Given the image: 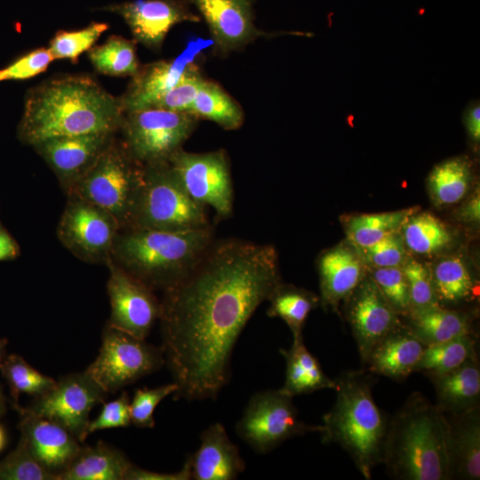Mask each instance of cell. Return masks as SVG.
Returning <instances> with one entry per match:
<instances>
[{
	"mask_svg": "<svg viewBox=\"0 0 480 480\" xmlns=\"http://www.w3.org/2000/svg\"><path fill=\"white\" fill-rule=\"evenodd\" d=\"M280 282L273 245L228 238L214 240L164 291L161 349L178 387L177 399L217 398L228 382L239 335Z\"/></svg>",
	"mask_w": 480,
	"mask_h": 480,
	"instance_id": "cell-1",
	"label": "cell"
},
{
	"mask_svg": "<svg viewBox=\"0 0 480 480\" xmlns=\"http://www.w3.org/2000/svg\"><path fill=\"white\" fill-rule=\"evenodd\" d=\"M124 110L119 98L86 75L51 78L25 98L19 138L34 146L47 139L88 133H116Z\"/></svg>",
	"mask_w": 480,
	"mask_h": 480,
	"instance_id": "cell-2",
	"label": "cell"
},
{
	"mask_svg": "<svg viewBox=\"0 0 480 480\" xmlns=\"http://www.w3.org/2000/svg\"><path fill=\"white\" fill-rule=\"evenodd\" d=\"M445 415L421 393L411 394L388 421L382 463L398 480H447Z\"/></svg>",
	"mask_w": 480,
	"mask_h": 480,
	"instance_id": "cell-3",
	"label": "cell"
},
{
	"mask_svg": "<svg viewBox=\"0 0 480 480\" xmlns=\"http://www.w3.org/2000/svg\"><path fill=\"white\" fill-rule=\"evenodd\" d=\"M214 241L212 227L188 230L121 229L110 259L144 284L164 291L181 279Z\"/></svg>",
	"mask_w": 480,
	"mask_h": 480,
	"instance_id": "cell-4",
	"label": "cell"
},
{
	"mask_svg": "<svg viewBox=\"0 0 480 480\" xmlns=\"http://www.w3.org/2000/svg\"><path fill=\"white\" fill-rule=\"evenodd\" d=\"M335 382L336 400L324 416L322 441L341 446L370 480L374 468L382 463L388 421L374 402L369 375L346 372Z\"/></svg>",
	"mask_w": 480,
	"mask_h": 480,
	"instance_id": "cell-5",
	"label": "cell"
},
{
	"mask_svg": "<svg viewBox=\"0 0 480 480\" xmlns=\"http://www.w3.org/2000/svg\"><path fill=\"white\" fill-rule=\"evenodd\" d=\"M144 165L123 141L112 140L89 170L68 191L109 212L120 230L131 227L143 185Z\"/></svg>",
	"mask_w": 480,
	"mask_h": 480,
	"instance_id": "cell-6",
	"label": "cell"
},
{
	"mask_svg": "<svg viewBox=\"0 0 480 480\" xmlns=\"http://www.w3.org/2000/svg\"><path fill=\"white\" fill-rule=\"evenodd\" d=\"M143 165V185L130 228L177 231L212 227L206 207L188 194L168 161Z\"/></svg>",
	"mask_w": 480,
	"mask_h": 480,
	"instance_id": "cell-7",
	"label": "cell"
},
{
	"mask_svg": "<svg viewBox=\"0 0 480 480\" xmlns=\"http://www.w3.org/2000/svg\"><path fill=\"white\" fill-rule=\"evenodd\" d=\"M199 119L189 112L160 108L126 111L120 130L132 156L142 164L167 161L181 148Z\"/></svg>",
	"mask_w": 480,
	"mask_h": 480,
	"instance_id": "cell-8",
	"label": "cell"
},
{
	"mask_svg": "<svg viewBox=\"0 0 480 480\" xmlns=\"http://www.w3.org/2000/svg\"><path fill=\"white\" fill-rule=\"evenodd\" d=\"M292 398L281 389L255 393L236 423L237 436L254 452L265 454L293 436L321 433L322 425H308L299 419Z\"/></svg>",
	"mask_w": 480,
	"mask_h": 480,
	"instance_id": "cell-9",
	"label": "cell"
},
{
	"mask_svg": "<svg viewBox=\"0 0 480 480\" xmlns=\"http://www.w3.org/2000/svg\"><path fill=\"white\" fill-rule=\"evenodd\" d=\"M164 363L161 348L108 324L99 355L84 372L107 393H115L159 370Z\"/></svg>",
	"mask_w": 480,
	"mask_h": 480,
	"instance_id": "cell-10",
	"label": "cell"
},
{
	"mask_svg": "<svg viewBox=\"0 0 480 480\" xmlns=\"http://www.w3.org/2000/svg\"><path fill=\"white\" fill-rule=\"evenodd\" d=\"M167 161L196 203L212 207L220 219L232 214L234 190L229 160L224 149L193 153L181 148Z\"/></svg>",
	"mask_w": 480,
	"mask_h": 480,
	"instance_id": "cell-11",
	"label": "cell"
},
{
	"mask_svg": "<svg viewBox=\"0 0 480 480\" xmlns=\"http://www.w3.org/2000/svg\"><path fill=\"white\" fill-rule=\"evenodd\" d=\"M107 392L85 372L61 377L44 395L28 407H20L34 416L54 421L68 429L79 442L87 437L92 409L102 403Z\"/></svg>",
	"mask_w": 480,
	"mask_h": 480,
	"instance_id": "cell-12",
	"label": "cell"
},
{
	"mask_svg": "<svg viewBox=\"0 0 480 480\" xmlns=\"http://www.w3.org/2000/svg\"><path fill=\"white\" fill-rule=\"evenodd\" d=\"M57 234L61 244L87 262L108 261L120 231L116 220L83 198L68 196Z\"/></svg>",
	"mask_w": 480,
	"mask_h": 480,
	"instance_id": "cell-13",
	"label": "cell"
},
{
	"mask_svg": "<svg viewBox=\"0 0 480 480\" xmlns=\"http://www.w3.org/2000/svg\"><path fill=\"white\" fill-rule=\"evenodd\" d=\"M107 284L110 302L108 324L146 340L160 316V302L153 290L108 259Z\"/></svg>",
	"mask_w": 480,
	"mask_h": 480,
	"instance_id": "cell-14",
	"label": "cell"
},
{
	"mask_svg": "<svg viewBox=\"0 0 480 480\" xmlns=\"http://www.w3.org/2000/svg\"><path fill=\"white\" fill-rule=\"evenodd\" d=\"M343 302L346 318L364 364L372 348L401 320L368 274Z\"/></svg>",
	"mask_w": 480,
	"mask_h": 480,
	"instance_id": "cell-15",
	"label": "cell"
},
{
	"mask_svg": "<svg viewBox=\"0 0 480 480\" xmlns=\"http://www.w3.org/2000/svg\"><path fill=\"white\" fill-rule=\"evenodd\" d=\"M105 10L122 16L136 42L159 49L170 29L183 21L198 22L188 0H134L110 4Z\"/></svg>",
	"mask_w": 480,
	"mask_h": 480,
	"instance_id": "cell-16",
	"label": "cell"
},
{
	"mask_svg": "<svg viewBox=\"0 0 480 480\" xmlns=\"http://www.w3.org/2000/svg\"><path fill=\"white\" fill-rule=\"evenodd\" d=\"M212 45V40L189 41L176 58L140 66L125 92L119 98L124 112L154 107L180 80L187 66Z\"/></svg>",
	"mask_w": 480,
	"mask_h": 480,
	"instance_id": "cell-17",
	"label": "cell"
},
{
	"mask_svg": "<svg viewBox=\"0 0 480 480\" xmlns=\"http://www.w3.org/2000/svg\"><path fill=\"white\" fill-rule=\"evenodd\" d=\"M204 19L218 53L240 50L266 35L253 20L255 0H190Z\"/></svg>",
	"mask_w": 480,
	"mask_h": 480,
	"instance_id": "cell-18",
	"label": "cell"
},
{
	"mask_svg": "<svg viewBox=\"0 0 480 480\" xmlns=\"http://www.w3.org/2000/svg\"><path fill=\"white\" fill-rule=\"evenodd\" d=\"M115 133H88L44 140L34 145L37 153L68 190L95 163Z\"/></svg>",
	"mask_w": 480,
	"mask_h": 480,
	"instance_id": "cell-19",
	"label": "cell"
},
{
	"mask_svg": "<svg viewBox=\"0 0 480 480\" xmlns=\"http://www.w3.org/2000/svg\"><path fill=\"white\" fill-rule=\"evenodd\" d=\"M20 413V441L33 458L58 480L80 452L79 441L68 429L50 420L27 413L17 405Z\"/></svg>",
	"mask_w": 480,
	"mask_h": 480,
	"instance_id": "cell-20",
	"label": "cell"
},
{
	"mask_svg": "<svg viewBox=\"0 0 480 480\" xmlns=\"http://www.w3.org/2000/svg\"><path fill=\"white\" fill-rule=\"evenodd\" d=\"M320 304L340 314V306L367 275L357 249L348 240L324 250L317 259Z\"/></svg>",
	"mask_w": 480,
	"mask_h": 480,
	"instance_id": "cell-21",
	"label": "cell"
},
{
	"mask_svg": "<svg viewBox=\"0 0 480 480\" xmlns=\"http://www.w3.org/2000/svg\"><path fill=\"white\" fill-rule=\"evenodd\" d=\"M446 418L447 480L480 478V406Z\"/></svg>",
	"mask_w": 480,
	"mask_h": 480,
	"instance_id": "cell-22",
	"label": "cell"
},
{
	"mask_svg": "<svg viewBox=\"0 0 480 480\" xmlns=\"http://www.w3.org/2000/svg\"><path fill=\"white\" fill-rule=\"evenodd\" d=\"M200 440L198 450L188 457L191 479L233 480L244 470L245 463L239 449L221 423L205 428Z\"/></svg>",
	"mask_w": 480,
	"mask_h": 480,
	"instance_id": "cell-23",
	"label": "cell"
},
{
	"mask_svg": "<svg viewBox=\"0 0 480 480\" xmlns=\"http://www.w3.org/2000/svg\"><path fill=\"white\" fill-rule=\"evenodd\" d=\"M425 348L401 322L372 348L364 364L373 374L403 380L414 372Z\"/></svg>",
	"mask_w": 480,
	"mask_h": 480,
	"instance_id": "cell-24",
	"label": "cell"
},
{
	"mask_svg": "<svg viewBox=\"0 0 480 480\" xmlns=\"http://www.w3.org/2000/svg\"><path fill=\"white\" fill-rule=\"evenodd\" d=\"M430 380L436 390V405L443 413L457 414L480 406L478 357Z\"/></svg>",
	"mask_w": 480,
	"mask_h": 480,
	"instance_id": "cell-25",
	"label": "cell"
},
{
	"mask_svg": "<svg viewBox=\"0 0 480 480\" xmlns=\"http://www.w3.org/2000/svg\"><path fill=\"white\" fill-rule=\"evenodd\" d=\"M404 324L427 347L472 334V319L465 312L435 306L411 311Z\"/></svg>",
	"mask_w": 480,
	"mask_h": 480,
	"instance_id": "cell-26",
	"label": "cell"
},
{
	"mask_svg": "<svg viewBox=\"0 0 480 480\" xmlns=\"http://www.w3.org/2000/svg\"><path fill=\"white\" fill-rule=\"evenodd\" d=\"M132 465L121 451L100 441L93 446L81 447L59 480H124Z\"/></svg>",
	"mask_w": 480,
	"mask_h": 480,
	"instance_id": "cell-27",
	"label": "cell"
},
{
	"mask_svg": "<svg viewBox=\"0 0 480 480\" xmlns=\"http://www.w3.org/2000/svg\"><path fill=\"white\" fill-rule=\"evenodd\" d=\"M285 359V380L280 388L295 396L324 388H336L335 380L330 379L322 370L316 358L308 350L303 337L293 340L289 349H280Z\"/></svg>",
	"mask_w": 480,
	"mask_h": 480,
	"instance_id": "cell-28",
	"label": "cell"
},
{
	"mask_svg": "<svg viewBox=\"0 0 480 480\" xmlns=\"http://www.w3.org/2000/svg\"><path fill=\"white\" fill-rule=\"evenodd\" d=\"M428 266L440 306L456 305L472 298L476 283L461 255L442 256Z\"/></svg>",
	"mask_w": 480,
	"mask_h": 480,
	"instance_id": "cell-29",
	"label": "cell"
},
{
	"mask_svg": "<svg viewBox=\"0 0 480 480\" xmlns=\"http://www.w3.org/2000/svg\"><path fill=\"white\" fill-rule=\"evenodd\" d=\"M472 179L470 163L464 157L439 163L431 170L427 180L433 204L443 208L459 203L468 194Z\"/></svg>",
	"mask_w": 480,
	"mask_h": 480,
	"instance_id": "cell-30",
	"label": "cell"
},
{
	"mask_svg": "<svg viewBox=\"0 0 480 480\" xmlns=\"http://www.w3.org/2000/svg\"><path fill=\"white\" fill-rule=\"evenodd\" d=\"M408 252L431 256L447 250L453 236L447 226L427 212L412 213L400 229Z\"/></svg>",
	"mask_w": 480,
	"mask_h": 480,
	"instance_id": "cell-31",
	"label": "cell"
},
{
	"mask_svg": "<svg viewBox=\"0 0 480 480\" xmlns=\"http://www.w3.org/2000/svg\"><path fill=\"white\" fill-rule=\"evenodd\" d=\"M197 119L216 123L225 130L239 129L244 124L242 107L219 84L204 78L188 110Z\"/></svg>",
	"mask_w": 480,
	"mask_h": 480,
	"instance_id": "cell-32",
	"label": "cell"
},
{
	"mask_svg": "<svg viewBox=\"0 0 480 480\" xmlns=\"http://www.w3.org/2000/svg\"><path fill=\"white\" fill-rule=\"evenodd\" d=\"M419 210L415 206L392 212L349 215L343 221L347 240L359 248L372 245L400 231L409 216Z\"/></svg>",
	"mask_w": 480,
	"mask_h": 480,
	"instance_id": "cell-33",
	"label": "cell"
},
{
	"mask_svg": "<svg viewBox=\"0 0 480 480\" xmlns=\"http://www.w3.org/2000/svg\"><path fill=\"white\" fill-rule=\"evenodd\" d=\"M268 300L270 304L268 316L284 320L293 340L302 338V329L308 314L320 304L319 297L314 292L282 282L276 286Z\"/></svg>",
	"mask_w": 480,
	"mask_h": 480,
	"instance_id": "cell-34",
	"label": "cell"
},
{
	"mask_svg": "<svg viewBox=\"0 0 480 480\" xmlns=\"http://www.w3.org/2000/svg\"><path fill=\"white\" fill-rule=\"evenodd\" d=\"M478 357L476 340L472 334L427 346L414 372L429 379L450 372L465 362Z\"/></svg>",
	"mask_w": 480,
	"mask_h": 480,
	"instance_id": "cell-35",
	"label": "cell"
},
{
	"mask_svg": "<svg viewBox=\"0 0 480 480\" xmlns=\"http://www.w3.org/2000/svg\"><path fill=\"white\" fill-rule=\"evenodd\" d=\"M88 58L94 68L112 76H132L139 70L136 41L111 36L100 44L88 51Z\"/></svg>",
	"mask_w": 480,
	"mask_h": 480,
	"instance_id": "cell-36",
	"label": "cell"
},
{
	"mask_svg": "<svg viewBox=\"0 0 480 480\" xmlns=\"http://www.w3.org/2000/svg\"><path fill=\"white\" fill-rule=\"evenodd\" d=\"M0 371L15 401H18L21 394L39 397L51 390L57 381L41 373L20 356L14 354L4 358L0 364Z\"/></svg>",
	"mask_w": 480,
	"mask_h": 480,
	"instance_id": "cell-37",
	"label": "cell"
},
{
	"mask_svg": "<svg viewBox=\"0 0 480 480\" xmlns=\"http://www.w3.org/2000/svg\"><path fill=\"white\" fill-rule=\"evenodd\" d=\"M108 28V23L92 22L82 29L60 30L51 40L49 50L54 60L68 59L76 62L83 52L93 46Z\"/></svg>",
	"mask_w": 480,
	"mask_h": 480,
	"instance_id": "cell-38",
	"label": "cell"
},
{
	"mask_svg": "<svg viewBox=\"0 0 480 480\" xmlns=\"http://www.w3.org/2000/svg\"><path fill=\"white\" fill-rule=\"evenodd\" d=\"M402 269L409 290L410 312L440 305L428 264L422 263L409 255L402 265Z\"/></svg>",
	"mask_w": 480,
	"mask_h": 480,
	"instance_id": "cell-39",
	"label": "cell"
},
{
	"mask_svg": "<svg viewBox=\"0 0 480 480\" xmlns=\"http://www.w3.org/2000/svg\"><path fill=\"white\" fill-rule=\"evenodd\" d=\"M367 274L399 316L409 314V290L402 267L367 268Z\"/></svg>",
	"mask_w": 480,
	"mask_h": 480,
	"instance_id": "cell-40",
	"label": "cell"
},
{
	"mask_svg": "<svg viewBox=\"0 0 480 480\" xmlns=\"http://www.w3.org/2000/svg\"><path fill=\"white\" fill-rule=\"evenodd\" d=\"M0 480H58L43 468L22 442L0 461Z\"/></svg>",
	"mask_w": 480,
	"mask_h": 480,
	"instance_id": "cell-41",
	"label": "cell"
},
{
	"mask_svg": "<svg viewBox=\"0 0 480 480\" xmlns=\"http://www.w3.org/2000/svg\"><path fill=\"white\" fill-rule=\"evenodd\" d=\"M197 60L190 62L179 82L154 106L172 111L188 112L204 80Z\"/></svg>",
	"mask_w": 480,
	"mask_h": 480,
	"instance_id": "cell-42",
	"label": "cell"
},
{
	"mask_svg": "<svg viewBox=\"0 0 480 480\" xmlns=\"http://www.w3.org/2000/svg\"><path fill=\"white\" fill-rule=\"evenodd\" d=\"M356 248L367 268L402 267L409 256L400 231L372 245Z\"/></svg>",
	"mask_w": 480,
	"mask_h": 480,
	"instance_id": "cell-43",
	"label": "cell"
},
{
	"mask_svg": "<svg viewBox=\"0 0 480 480\" xmlns=\"http://www.w3.org/2000/svg\"><path fill=\"white\" fill-rule=\"evenodd\" d=\"M178 389L172 382L155 388H139L130 402L131 421L138 428L155 427L154 412L158 404Z\"/></svg>",
	"mask_w": 480,
	"mask_h": 480,
	"instance_id": "cell-44",
	"label": "cell"
},
{
	"mask_svg": "<svg viewBox=\"0 0 480 480\" xmlns=\"http://www.w3.org/2000/svg\"><path fill=\"white\" fill-rule=\"evenodd\" d=\"M54 58L49 48H38L0 69V82L22 80L44 72Z\"/></svg>",
	"mask_w": 480,
	"mask_h": 480,
	"instance_id": "cell-45",
	"label": "cell"
},
{
	"mask_svg": "<svg viewBox=\"0 0 480 480\" xmlns=\"http://www.w3.org/2000/svg\"><path fill=\"white\" fill-rule=\"evenodd\" d=\"M131 422L130 397L124 391L117 399L104 404L98 417L90 420L86 435L88 436L95 431L107 428L128 427Z\"/></svg>",
	"mask_w": 480,
	"mask_h": 480,
	"instance_id": "cell-46",
	"label": "cell"
},
{
	"mask_svg": "<svg viewBox=\"0 0 480 480\" xmlns=\"http://www.w3.org/2000/svg\"><path fill=\"white\" fill-rule=\"evenodd\" d=\"M191 479L189 461L187 458L183 468L175 473H157L132 465L124 480H189Z\"/></svg>",
	"mask_w": 480,
	"mask_h": 480,
	"instance_id": "cell-47",
	"label": "cell"
},
{
	"mask_svg": "<svg viewBox=\"0 0 480 480\" xmlns=\"http://www.w3.org/2000/svg\"><path fill=\"white\" fill-rule=\"evenodd\" d=\"M458 220L465 223L479 224L480 220V194L479 188L470 195L456 211Z\"/></svg>",
	"mask_w": 480,
	"mask_h": 480,
	"instance_id": "cell-48",
	"label": "cell"
},
{
	"mask_svg": "<svg viewBox=\"0 0 480 480\" xmlns=\"http://www.w3.org/2000/svg\"><path fill=\"white\" fill-rule=\"evenodd\" d=\"M465 125L469 139L475 144H478L480 140V107L478 103H474L467 109Z\"/></svg>",
	"mask_w": 480,
	"mask_h": 480,
	"instance_id": "cell-49",
	"label": "cell"
},
{
	"mask_svg": "<svg viewBox=\"0 0 480 480\" xmlns=\"http://www.w3.org/2000/svg\"><path fill=\"white\" fill-rule=\"evenodd\" d=\"M19 248L12 236L0 227V260L16 257Z\"/></svg>",
	"mask_w": 480,
	"mask_h": 480,
	"instance_id": "cell-50",
	"label": "cell"
},
{
	"mask_svg": "<svg viewBox=\"0 0 480 480\" xmlns=\"http://www.w3.org/2000/svg\"><path fill=\"white\" fill-rule=\"evenodd\" d=\"M8 344V340L0 339V364L5 357L6 346Z\"/></svg>",
	"mask_w": 480,
	"mask_h": 480,
	"instance_id": "cell-51",
	"label": "cell"
},
{
	"mask_svg": "<svg viewBox=\"0 0 480 480\" xmlns=\"http://www.w3.org/2000/svg\"><path fill=\"white\" fill-rule=\"evenodd\" d=\"M5 410H6L5 396L0 387V417L5 412Z\"/></svg>",
	"mask_w": 480,
	"mask_h": 480,
	"instance_id": "cell-52",
	"label": "cell"
},
{
	"mask_svg": "<svg viewBox=\"0 0 480 480\" xmlns=\"http://www.w3.org/2000/svg\"><path fill=\"white\" fill-rule=\"evenodd\" d=\"M6 443V435L4 429L0 425V452L3 450Z\"/></svg>",
	"mask_w": 480,
	"mask_h": 480,
	"instance_id": "cell-53",
	"label": "cell"
}]
</instances>
